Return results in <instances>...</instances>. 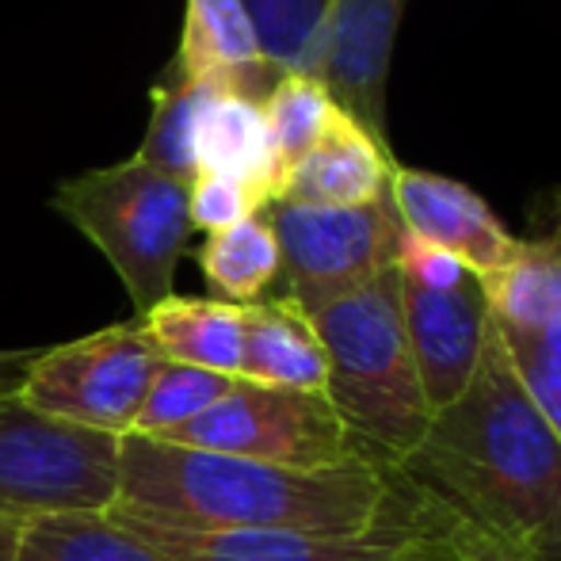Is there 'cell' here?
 Segmentation results:
<instances>
[{"label":"cell","instance_id":"obj_1","mask_svg":"<svg viewBox=\"0 0 561 561\" xmlns=\"http://www.w3.org/2000/svg\"><path fill=\"white\" fill-rule=\"evenodd\" d=\"M401 493V473L375 458L295 470L123 436L115 512L192 531L359 535L393 516Z\"/></svg>","mask_w":561,"mask_h":561},{"label":"cell","instance_id":"obj_2","mask_svg":"<svg viewBox=\"0 0 561 561\" xmlns=\"http://www.w3.org/2000/svg\"><path fill=\"white\" fill-rule=\"evenodd\" d=\"M398 473L508 547L558 508L561 439L524 390L496 329L470 386L432 413Z\"/></svg>","mask_w":561,"mask_h":561},{"label":"cell","instance_id":"obj_3","mask_svg":"<svg viewBox=\"0 0 561 561\" xmlns=\"http://www.w3.org/2000/svg\"><path fill=\"white\" fill-rule=\"evenodd\" d=\"M298 306L325 347V393L340 421L375 462L398 470L432 421L401 318L398 267Z\"/></svg>","mask_w":561,"mask_h":561},{"label":"cell","instance_id":"obj_4","mask_svg":"<svg viewBox=\"0 0 561 561\" xmlns=\"http://www.w3.org/2000/svg\"><path fill=\"white\" fill-rule=\"evenodd\" d=\"M50 207L92 249L104 252L138 318L176 295V267L195 233L184 180H172L130 157L61 180Z\"/></svg>","mask_w":561,"mask_h":561},{"label":"cell","instance_id":"obj_5","mask_svg":"<svg viewBox=\"0 0 561 561\" xmlns=\"http://www.w3.org/2000/svg\"><path fill=\"white\" fill-rule=\"evenodd\" d=\"M123 439L0 398V519L107 512L118 501Z\"/></svg>","mask_w":561,"mask_h":561},{"label":"cell","instance_id":"obj_6","mask_svg":"<svg viewBox=\"0 0 561 561\" xmlns=\"http://www.w3.org/2000/svg\"><path fill=\"white\" fill-rule=\"evenodd\" d=\"M161 444L295 466V470H329L355 458H370L340 421L329 393L275 390L244 378H233V386L207 413L161 436Z\"/></svg>","mask_w":561,"mask_h":561},{"label":"cell","instance_id":"obj_7","mask_svg":"<svg viewBox=\"0 0 561 561\" xmlns=\"http://www.w3.org/2000/svg\"><path fill=\"white\" fill-rule=\"evenodd\" d=\"M153 340L141 321H118L69 344L38 347L15 398L77 428L130 436L149 382L161 370Z\"/></svg>","mask_w":561,"mask_h":561},{"label":"cell","instance_id":"obj_8","mask_svg":"<svg viewBox=\"0 0 561 561\" xmlns=\"http://www.w3.org/2000/svg\"><path fill=\"white\" fill-rule=\"evenodd\" d=\"M264 218L279 244L283 295L295 302L375 279L398 260L401 218L390 203V192L367 207L272 203Z\"/></svg>","mask_w":561,"mask_h":561},{"label":"cell","instance_id":"obj_9","mask_svg":"<svg viewBox=\"0 0 561 561\" xmlns=\"http://www.w3.org/2000/svg\"><path fill=\"white\" fill-rule=\"evenodd\" d=\"M393 516L359 535H313V531H192V527L149 524L107 508L118 524L138 531L176 561H398L405 542L421 527V489L409 478Z\"/></svg>","mask_w":561,"mask_h":561},{"label":"cell","instance_id":"obj_10","mask_svg":"<svg viewBox=\"0 0 561 561\" xmlns=\"http://www.w3.org/2000/svg\"><path fill=\"white\" fill-rule=\"evenodd\" d=\"M401 318H405L409 352H413L424 401L432 413H439L470 386L493 340V313H489L485 290L478 275H466L447 290L401 279Z\"/></svg>","mask_w":561,"mask_h":561},{"label":"cell","instance_id":"obj_11","mask_svg":"<svg viewBox=\"0 0 561 561\" xmlns=\"http://www.w3.org/2000/svg\"><path fill=\"white\" fill-rule=\"evenodd\" d=\"M405 0H329L321 84L378 146H390L386 89Z\"/></svg>","mask_w":561,"mask_h":561},{"label":"cell","instance_id":"obj_12","mask_svg":"<svg viewBox=\"0 0 561 561\" xmlns=\"http://www.w3.org/2000/svg\"><path fill=\"white\" fill-rule=\"evenodd\" d=\"M390 203L401 229L458 256L470 275H493L516 256L519 237L501 226L489 203L439 172L390 164Z\"/></svg>","mask_w":561,"mask_h":561},{"label":"cell","instance_id":"obj_13","mask_svg":"<svg viewBox=\"0 0 561 561\" xmlns=\"http://www.w3.org/2000/svg\"><path fill=\"white\" fill-rule=\"evenodd\" d=\"M169 69H176L192 84L256 100V104L279 81V73L260 58L241 0H187L184 35Z\"/></svg>","mask_w":561,"mask_h":561},{"label":"cell","instance_id":"obj_14","mask_svg":"<svg viewBox=\"0 0 561 561\" xmlns=\"http://www.w3.org/2000/svg\"><path fill=\"white\" fill-rule=\"evenodd\" d=\"M390 149L378 146L347 112L333 107L313 149L283 176L275 203L302 207H367L390 192Z\"/></svg>","mask_w":561,"mask_h":561},{"label":"cell","instance_id":"obj_15","mask_svg":"<svg viewBox=\"0 0 561 561\" xmlns=\"http://www.w3.org/2000/svg\"><path fill=\"white\" fill-rule=\"evenodd\" d=\"M244 310V347H241V378L275 390H310L325 393L329 367L325 347L313 333L302 306L287 295L260 298Z\"/></svg>","mask_w":561,"mask_h":561},{"label":"cell","instance_id":"obj_16","mask_svg":"<svg viewBox=\"0 0 561 561\" xmlns=\"http://www.w3.org/2000/svg\"><path fill=\"white\" fill-rule=\"evenodd\" d=\"M195 161L207 176H226L252 187L264 195L267 207L279 199L283 172L256 100L215 92L195 126Z\"/></svg>","mask_w":561,"mask_h":561},{"label":"cell","instance_id":"obj_17","mask_svg":"<svg viewBox=\"0 0 561 561\" xmlns=\"http://www.w3.org/2000/svg\"><path fill=\"white\" fill-rule=\"evenodd\" d=\"M138 321L164 363H184V367L241 378V347H244L241 306L218 302V298L169 295L149 313H141Z\"/></svg>","mask_w":561,"mask_h":561},{"label":"cell","instance_id":"obj_18","mask_svg":"<svg viewBox=\"0 0 561 561\" xmlns=\"http://www.w3.org/2000/svg\"><path fill=\"white\" fill-rule=\"evenodd\" d=\"M478 283L493 325L539 329L561 321V210L542 233L519 237L516 256Z\"/></svg>","mask_w":561,"mask_h":561},{"label":"cell","instance_id":"obj_19","mask_svg":"<svg viewBox=\"0 0 561 561\" xmlns=\"http://www.w3.org/2000/svg\"><path fill=\"white\" fill-rule=\"evenodd\" d=\"M15 561H176L112 512H66L27 519L20 527Z\"/></svg>","mask_w":561,"mask_h":561},{"label":"cell","instance_id":"obj_20","mask_svg":"<svg viewBox=\"0 0 561 561\" xmlns=\"http://www.w3.org/2000/svg\"><path fill=\"white\" fill-rule=\"evenodd\" d=\"M195 260H199V272L207 287L215 290V298L229 306L260 302L283 275L279 244H275V233L264 215L207 233Z\"/></svg>","mask_w":561,"mask_h":561},{"label":"cell","instance_id":"obj_21","mask_svg":"<svg viewBox=\"0 0 561 561\" xmlns=\"http://www.w3.org/2000/svg\"><path fill=\"white\" fill-rule=\"evenodd\" d=\"M210 96H215V89H203V84L184 81L176 69H164L153 81V89H149L153 115H149L146 138H141L134 157H138L141 164H153L164 176L192 184V180L199 176V161H195V126H199V115Z\"/></svg>","mask_w":561,"mask_h":561},{"label":"cell","instance_id":"obj_22","mask_svg":"<svg viewBox=\"0 0 561 561\" xmlns=\"http://www.w3.org/2000/svg\"><path fill=\"white\" fill-rule=\"evenodd\" d=\"M256 35L260 58L279 77L302 73L321 81L329 0H241Z\"/></svg>","mask_w":561,"mask_h":561},{"label":"cell","instance_id":"obj_23","mask_svg":"<svg viewBox=\"0 0 561 561\" xmlns=\"http://www.w3.org/2000/svg\"><path fill=\"white\" fill-rule=\"evenodd\" d=\"M333 107L336 104L325 84L318 77H302V73L279 77L272 84V92L260 100V115H264L267 138H272L275 161H279L283 176L313 149V141L321 138Z\"/></svg>","mask_w":561,"mask_h":561},{"label":"cell","instance_id":"obj_24","mask_svg":"<svg viewBox=\"0 0 561 561\" xmlns=\"http://www.w3.org/2000/svg\"><path fill=\"white\" fill-rule=\"evenodd\" d=\"M229 386H233V378L215 375V370L184 367V363H161V370L149 382V393L141 401L130 436L161 439L169 432L184 428L195 416L207 413Z\"/></svg>","mask_w":561,"mask_h":561},{"label":"cell","instance_id":"obj_25","mask_svg":"<svg viewBox=\"0 0 561 561\" xmlns=\"http://www.w3.org/2000/svg\"><path fill=\"white\" fill-rule=\"evenodd\" d=\"M493 329L524 390L531 393L535 405L542 409V416L561 439V321H550V325L539 329Z\"/></svg>","mask_w":561,"mask_h":561},{"label":"cell","instance_id":"obj_26","mask_svg":"<svg viewBox=\"0 0 561 561\" xmlns=\"http://www.w3.org/2000/svg\"><path fill=\"white\" fill-rule=\"evenodd\" d=\"M264 210H267L264 195L237 184V180L199 172L187 184V215H192V226L203 229V233H218V229H229L244 222V218H256Z\"/></svg>","mask_w":561,"mask_h":561},{"label":"cell","instance_id":"obj_27","mask_svg":"<svg viewBox=\"0 0 561 561\" xmlns=\"http://www.w3.org/2000/svg\"><path fill=\"white\" fill-rule=\"evenodd\" d=\"M393 267H398L401 279L416 283V287H432V290H447L470 275L458 256H450V252L439 249V244L405 233V229H401L398 260H393Z\"/></svg>","mask_w":561,"mask_h":561},{"label":"cell","instance_id":"obj_28","mask_svg":"<svg viewBox=\"0 0 561 561\" xmlns=\"http://www.w3.org/2000/svg\"><path fill=\"white\" fill-rule=\"evenodd\" d=\"M432 501H436V496H432ZM439 519H444V535L450 539V547H455L458 561H527L516 547L478 531V527L466 524L462 516H455V512L444 508V504H439Z\"/></svg>","mask_w":561,"mask_h":561},{"label":"cell","instance_id":"obj_29","mask_svg":"<svg viewBox=\"0 0 561 561\" xmlns=\"http://www.w3.org/2000/svg\"><path fill=\"white\" fill-rule=\"evenodd\" d=\"M398 561H458L455 547H450V539L444 535L439 504L432 501L424 489H421V527H416V535L405 542Z\"/></svg>","mask_w":561,"mask_h":561},{"label":"cell","instance_id":"obj_30","mask_svg":"<svg viewBox=\"0 0 561 561\" xmlns=\"http://www.w3.org/2000/svg\"><path fill=\"white\" fill-rule=\"evenodd\" d=\"M516 550L527 561H561V501H558V508L550 512V516L542 519V524L535 527V531L527 535Z\"/></svg>","mask_w":561,"mask_h":561},{"label":"cell","instance_id":"obj_31","mask_svg":"<svg viewBox=\"0 0 561 561\" xmlns=\"http://www.w3.org/2000/svg\"><path fill=\"white\" fill-rule=\"evenodd\" d=\"M38 355V347H12V352H0V398L12 393L23 382L31 359Z\"/></svg>","mask_w":561,"mask_h":561},{"label":"cell","instance_id":"obj_32","mask_svg":"<svg viewBox=\"0 0 561 561\" xmlns=\"http://www.w3.org/2000/svg\"><path fill=\"white\" fill-rule=\"evenodd\" d=\"M20 527L15 519H0V561H15V547H20Z\"/></svg>","mask_w":561,"mask_h":561}]
</instances>
